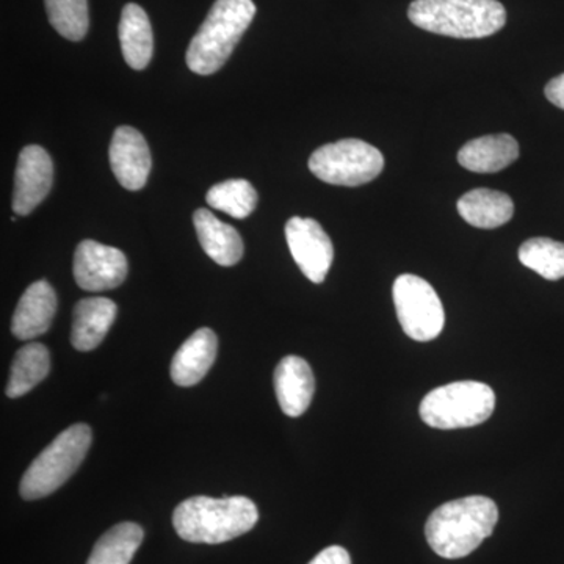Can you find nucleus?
Listing matches in <instances>:
<instances>
[{
    "instance_id": "nucleus-1",
    "label": "nucleus",
    "mask_w": 564,
    "mask_h": 564,
    "mask_svg": "<svg viewBox=\"0 0 564 564\" xmlns=\"http://www.w3.org/2000/svg\"><path fill=\"white\" fill-rule=\"evenodd\" d=\"M499 522V508L485 496H470L441 505L430 514L425 536L434 554L464 558L480 547Z\"/></svg>"
},
{
    "instance_id": "nucleus-2",
    "label": "nucleus",
    "mask_w": 564,
    "mask_h": 564,
    "mask_svg": "<svg viewBox=\"0 0 564 564\" xmlns=\"http://www.w3.org/2000/svg\"><path fill=\"white\" fill-rule=\"evenodd\" d=\"M259 511L243 496H198L177 505L173 525L184 541L196 544H221L242 536L258 524Z\"/></svg>"
},
{
    "instance_id": "nucleus-3",
    "label": "nucleus",
    "mask_w": 564,
    "mask_h": 564,
    "mask_svg": "<svg viewBox=\"0 0 564 564\" xmlns=\"http://www.w3.org/2000/svg\"><path fill=\"white\" fill-rule=\"evenodd\" d=\"M408 18L422 31L478 40L502 31L507 10L499 0H414Z\"/></svg>"
},
{
    "instance_id": "nucleus-4",
    "label": "nucleus",
    "mask_w": 564,
    "mask_h": 564,
    "mask_svg": "<svg viewBox=\"0 0 564 564\" xmlns=\"http://www.w3.org/2000/svg\"><path fill=\"white\" fill-rule=\"evenodd\" d=\"M256 17L252 0H217L188 46L187 66L199 76H210L228 62L237 43Z\"/></svg>"
},
{
    "instance_id": "nucleus-5",
    "label": "nucleus",
    "mask_w": 564,
    "mask_h": 564,
    "mask_svg": "<svg viewBox=\"0 0 564 564\" xmlns=\"http://www.w3.org/2000/svg\"><path fill=\"white\" fill-rule=\"evenodd\" d=\"M93 440L91 429L76 423L58 434L31 464L22 477V499L36 500L57 491L79 469Z\"/></svg>"
},
{
    "instance_id": "nucleus-6",
    "label": "nucleus",
    "mask_w": 564,
    "mask_h": 564,
    "mask_svg": "<svg viewBox=\"0 0 564 564\" xmlns=\"http://www.w3.org/2000/svg\"><path fill=\"white\" fill-rule=\"evenodd\" d=\"M496 408V393L480 381H456L426 393L421 417L437 430L469 429L488 421Z\"/></svg>"
},
{
    "instance_id": "nucleus-7",
    "label": "nucleus",
    "mask_w": 564,
    "mask_h": 564,
    "mask_svg": "<svg viewBox=\"0 0 564 564\" xmlns=\"http://www.w3.org/2000/svg\"><path fill=\"white\" fill-rule=\"evenodd\" d=\"M384 158L380 150L358 139H345L314 151L310 170L315 177L332 185L359 187L380 176Z\"/></svg>"
},
{
    "instance_id": "nucleus-8",
    "label": "nucleus",
    "mask_w": 564,
    "mask_h": 564,
    "mask_svg": "<svg viewBox=\"0 0 564 564\" xmlns=\"http://www.w3.org/2000/svg\"><path fill=\"white\" fill-rule=\"evenodd\" d=\"M392 296L397 317L410 339L430 343L443 333L444 306L429 281L402 274L393 282Z\"/></svg>"
},
{
    "instance_id": "nucleus-9",
    "label": "nucleus",
    "mask_w": 564,
    "mask_h": 564,
    "mask_svg": "<svg viewBox=\"0 0 564 564\" xmlns=\"http://www.w3.org/2000/svg\"><path fill=\"white\" fill-rule=\"evenodd\" d=\"M285 239L304 276L314 284H322L333 265L334 247L321 223L293 217L285 225Z\"/></svg>"
},
{
    "instance_id": "nucleus-10",
    "label": "nucleus",
    "mask_w": 564,
    "mask_h": 564,
    "mask_svg": "<svg viewBox=\"0 0 564 564\" xmlns=\"http://www.w3.org/2000/svg\"><path fill=\"white\" fill-rule=\"evenodd\" d=\"M128 259L118 248L84 240L74 254L73 272L77 285L87 292L120 288L128 276Z\"/></svg>"
},
{
    "instance_id": "nucleus-11",
    "label": "nucleus",
    "mask_w": 564,
    "mask_h": 564,
    "mask_svg": "<svg viewBox=\"0 0 564 564\" xmlns=\"http://www.w3.org/2000/svg\"><path fill=\"white\" fill-rule=\"evenodd\" d=\"M54 184V163L44 148L25 147L18 159L14 174L13 210L17 215L32 214L50 195Z\"/></svg>"
},
{
    "instance_id": "nucleus-12",
    "label": "nucleus",
    "mask_w": 564,
    "mask_h": 564,
    "mask_svg": "<svg viewBox=\"0 0 564 564\" xmlns=\"http://www.w3.org/2000/svg\"><path fill=\"white\" fill-rule=\"evenodd\" d=\"M110 166L126 191H140L151 172V152L147 140L131 126H120L110 143Z\"/></svg>"
},
{
    "instance_id": "nucleus-13",
    "label": "nucleus",
    "mask_w": 564,
    "mask_h": 564,
    "mask_svg": "<svg viewBox=\"0 0 564 564\" xmlns=\"http://www.w3.org/2000/svg\"><path fill=\"white\" fill-rule=\"evenodd\" d=\"M315 378L310 364L300 356H285L274 370V392L282 413L300 417L313 402Z\"/></svg>"
},
{
    "instance_id": "nucleus-14",
    "label": "nucleus",
    "mask_w": 564,
    "mask_h": 564,
    "mask_svg": "<svg viewBox=\"0 0 564 564\" xmlns=\"http://www.w3.org/2000/svg\"><path fill=\"white\" fill-rule=\"evenodd\" d=\"M57 313V295L47 281L29 285L11 321V333L20 340L35 339L51 328Z\"/></svg>"
},
{
    "instance_id": "nucleus-15",
    "label": "nucleus",
    "mask_w": 564,
    "mask_h": 564,
    "mask_svg": "<svg viewBox=\"0 0 564 564\" xmlns=\"http://www.w3.org/2000/svg\"><path fill=\"white\" fill-rule=\"evenodd\" d=\"M217 351V334L212 329L202 328L193 333L174 355L172 362L174 383L181 388L198 384L214 366Z\"/></svg>"
},
{
    "instance_id": "nucleus-16",
    "label": "nucleus",
    "mask_w": 564,
    "mask_h": 564,
    "mask_svg": "<svg viewBox=\"0 0 564 564\" xmlns=\"http://www.w3.org/2000/svg\"><path fill=\"white\" fill-rule=\"evenodd\" d=\"M118 306L109 299H84L74 307L70 344L76 350L91 351L106 339L117 318Z\"/></svg>"
},
{
    "instance_id": "nucleus-17",
    "label": "nucleus",
    "mask_w": 564,
    "mask_h": 564,
    "mask_svg": "<svg viewBox=\"0 0 564 564\" xmlns=\"http://www.w3.org/2000/svg\"><path fill=\"white\" fill-rule=\"evenodd\" d=\"M518 158L519 143L510 133L478 137L467 141L458 152L459 165L480 174L502 172Z\"/></svg>"
},
{
    "instance_id": "nucleus-18",
    "label": "nucleus",
    "mask_w": 564,
    "mask_h": 564,
    "mask_svg": "<svg viewBox=\"0 0 564 564\" xmlns=\"http://www.w3.org/2000/svg\"><path fill=\"white\" fill-rule=\"evenodd\" d=\"M196 234L204 252L218 265L232 267L243 258V240L231 225L218 220L212 212L198 209L193 214Z\"/></svg>"
},
{
    "instance_id": "nucleus-19",
    "label": "nucleus",
    "mask_w": 564,
    "mask_h": 564,
    "mask_svg": "<svg viewBox=\"0 0 564 564\" xmlns=\"http://www.w3.org/2000/svg\"><path fill=\"white\" fill-rule=\"evenodd\" d=\"M458 212L474 228L496 229L513 218V199L503 192L475 188L458 199Z\"/></svg>"
},
{
    "instance_id": "nucleus-20",
    "label": "nucleus",
    "mask_w": 564,
    "mask_h": 564,
    "mask_svg": "<svg viewBox=\"0 0 564 564\" xmlns=\"http://www.w3.org/2000/svg\"><path fill=\"white\" fill-rule=\"evenodd\" d=\"M118 33L126 63L135 70L147 68L154 54V35L147 11L137 3H128L122 9Z\"/></svg>"
},
{
    "instance_id": "nucleus-21",
    "label": "nucleus",
    "mask_w": 564,
    "mask_h": 564,
    "mask_svg": "<svg viewBox=\"0 0 564 564\" xmlns=\"http://www.w3.org/2000/svg\"><path fill=\"white\" fill-rule=\"evenodd\" d=\"M50 370V350L39 343L25 345L14 356L9 384H7V395L10 399L25 395L47 377Z\"/></svg>"
},
{
    "instance_id": "nucleus-22",
    "label": "nucleus",
    "mask_w": 564,
    "mask_h": 564,
    "mask_svg": "<svg viewBox=\"0 0 564 564\" xmlns=\"http://www.w3.org/2000/svg\"><path fill=\"white\" fill-rule=\"evenodd\" d=\"M143 529L133 522L111 527L93 547L87 564H129L143 541Z\"/></svg>"
},
{
    "instance_id": "nucleus-23",
    "label": "nucleus",
    "mask_w": 564,
    "mask_h": 564,
    "mask_svg": "<svg viewBox=\"0 0 564 564\" xmlns=\"http://www.w3.org/2000/svg\"><path fill=\"white\" fill-rule=\"evenodd\" d=\"M519 261L544 280L564 278V243L547 237H534L519 248Z\"/></svg>"
},
{
    "instance_id": "nucleus-24",
    "label": "nucleus",
    "mask_w": 564,
    "mask_h": 564,
    "mask_svg": "<svg viewBox=\"0 0 564 564\" xmlns=\"http://www.w3.org/2000/svg\"><path fill=\"white\" fill-rule=\"evenodd\" d=\"M212 209L225 212L237 220L250 217L258 206V192L247 180H229L214 185L206 195Z\"/></svg>"
},
{
    "instance_id": "nucleus-25",
    "label": "nucleus",
    "mask_w": 564,
    "mask_h": 564,
    "mask_svg": "<svg viewBox=\"0 0 564 564\" xmlns=\"http://www.w3.org/2000/svg\"><path fill=\"white\" fill-rule=\"evenodd\" d=\"M52 28L63 39L80 41L90 28L88 0H44Z\"/></svg>"
},
{
    "instance_id": "nucleus-26",
    "label": "nucleus",
    "mask_w": 564,
    "mask_h": 564,
    "mask_svg": "<svg viewBox=\"0 0 564 564\" xmlns=\"http://www.w3.org/2000/svg\"><path fill=\"white\" fill-rule=\"evenodd\" d=\"M310 564H351L350 554L340 545L326 547Z\"/></svg>"
},
{
    "instance_id": "nucleus-27",
    "label": "nucleus",
    "mask_w": 564,
    "mask_h": 564,
    "mask_svg": "<svg viewBox=\"0 0 564 564\" xmlns=\"http://www.w3.org/2000/svg\"><path fill=\"white\" fill-rule=\"evenodd\" d=\"M544 93L549 101L564 110V73L549 82L545 85Z\"/></svg>"
}]
</instances>
